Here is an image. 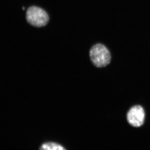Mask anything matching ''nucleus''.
Segmentation results:
<instances>
[{
  "label": "nucleus",
  "instance_id": "1",
  "mask_svg": "<svg viewBox=\"0 0 150 150\" xmlns=\"http://www.w3.org/2000/svg\"><path fill=\"white\" fill-rule=\"evenodd\" d=\"M89 55L93 64L98 68L106 67L111 60L109 50L101 43L94 45L90 51Z\"/></svg>",
  "mask_w": 150,
  "mask_h": 150
},
{
  "label": "nucleus",
  "instance_id": "2",
  "mask_svg": "<svg viewBox=\"0 0 150 150\" xmlns=\"http://www.w3.org/2000/svg\"><path fill=\"white\" fill-rule=\"evenodd\" d=\"M26 20L28 23L35 27L45 26L49 21L48 13L43 9L33 6L28 9L26 13Z\"/></svg>",
  "mask_w": 150,
  "mask_h": 150
},
{
  "label": "nucleus",
  "instance_id": "3",
  "mask_svg": "<svg viewBox=\"0 0 150 150\" xmlns=\"http://www.w3.org/2000/svg\"><path fill=\"white\" fill-rule=\"evenodd\" d=\"M145 115L144 110L143 108L137 105L132 107L127 113V121L132 126L140 127L144 122Z\"/></svg>",
  "mask_w": 150,
  "mask_h": 150
},
{
  "label": "nucleus",
  "instance_id": "4",
  "mask_svg": "<svg viewBox=\"0 0 150 150\" xmlns=\"http://www.w3.org/2000/svg\"><path fill=\"white\" fill-rule=\"evenodd\" d=\"M39 150H65L64 146L54 142H48L43 143L40 146Z\"/></svg>",
  "mask_w": 150,
  "mask_h": 150
}]
</instances>
